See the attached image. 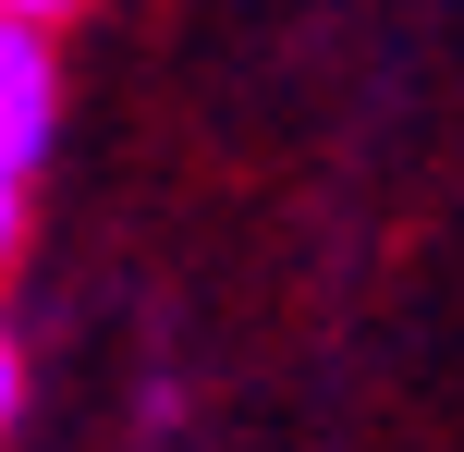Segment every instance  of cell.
Returning <instances> with one entry per match:
<instances>
[{
  "label": "cell",
  "mask_w": 464,
  "mask_h": 452,
  "mask_svg": "<svg viewBox=\"0 0 464 452\" xmlns=\"http://www.w3.org/2000/svg\"><path fill=\"white\" fill-rule=\"evenodd\" d=\"M49 147H62V24L0 13V171L37 184Z\"/></svg>",
  "instance_id": "1"
},
{
  "label": "cell",
  "mask_w": 464,
  "mask_h": 452,
  "mask_svg": "<svg viewBox=\"0 0 464 452\" xmlns=\"http://www.w3.org/2000/svg\"><path fill=\"white\" fill-rule=\"evenodd\" d=\"M24 404H37V367H24V331L0 318V452L24 440Z\"/></svg>",
  "instance_id": "2"
},
{
  "label": "cell",
  "mask_w": 464,
  "mask_h": 452,
  "mask_svg": "<svg viewBox=\"0 0 464 452\" xmlns=\"http://www.w3.org/2000/svg\"><path fill=\"white\" fill-rule=\"evenodd\" d=\"M24 233H37V184H24V171H0V282L24 269Z\"/></svg>",
  "instance_id": "3"
},
{
  "label": "cell",
  "mask_w": 464,
  "mask_h": 452,
  "mask_svg": "<svg viewBox=\"0 0 464 452\" xmlns=\"http://www.w3.org/2000/svg\"><path fill=\"white\" fill-rule=\"evenodd\" d=\"M0 13H24V24H73L86 0H0Z\"/></svg>",
  "instance_id": "4"
}]
</instances>
